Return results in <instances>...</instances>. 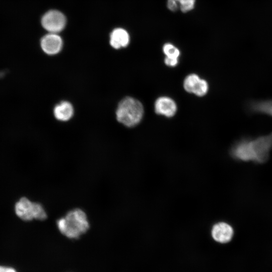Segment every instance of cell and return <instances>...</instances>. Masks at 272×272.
Returning a JSON list of instances; mask_svg holds the SVG:
<instances>
[{
    "instance_id": "cell-10",
    "label": "cell",
    "mask_w": 272,
    "mask_h": 272,
    "mask_svg": "<svg viewBox=\"0 0 272 272\" xmlns=\"http://www.w3.org/2000/svg\"><path fill=\"white\" fill-rule=\"evenodd\" d=\"M129 42L127 32L122 28H116L110 34V44L116 49L127 46Z\"/></svg>"
},
{
    "instance_id": "cell-17",
    "label": "cell",
    "mask_w": 272,
    "mask_h": 272,
    "mask_svg": "<svg viewBox=\"0 0 272 272\" xmlns=\"http://www.w3.org/2000/svg\"><path fill=\"white\" fill-rule=\"evenodd\" d=\"M0 272H16V271L11 267L0 266Z\"/></svg>"
},
{
    "instance_id": "cell-16",
    "label": "cell",
    "mask_w": 272,
    "mask_h": 272,
    "mask_svg": "<svg viewBox=\"0 0 272 272\" xmlns=\"http://www.w3.org/2000/svg\"><path fill=\"white\" fill-rule=\"evenodd\" d=\"M165 63L169 66H175L178 63V59L166 57L164 59Z\"/></svg>"
},
{
    "instance_id": "cell-7",
    "label": "cell",
    "mask_w": 272,
    "mask_h": 272,
    "mask_svg": "<svg viewBox=\"0 0 272 272\" xmlns=\"http://www.w3.org/2000/svg\"><path fill=\"white\" fill-rule=\"evenodd\" d=\"M234 234L232 227L225 222L215 224L212 229V236L217 242L226 243L230 241Z\"/></svg>"
},
{
    "instance_id": "cell-4",
    "label": "cell",
    "mask_w": 272,
    "mask_h": 272,
    "mask_svg": "<svg viewBox=\"0 0 272 272\" xmlns=\"http://www.w3.org/2000/svg\"><path fill=\"white\" fill-rule=\"evenodd\" d=\"M17 215L24 221L36 219L40 221L45 220L47 213L39 203L30 201L26 197H22L15 205Z\"/></svg>"
},
{
    "instance_id": "cell-13",
    "label": "cell",
    "mask_w": 272,
    "mask_h": 272,
    "mask_svg": "<svg viewBox=\"0 0 272 272\" xmlns=\"http://www.w3.org/2000/svg\"><path fill=\"white\" fill-rule=\"evenodd\" d=\"M200 80L199 77L195 74L188 75L184 80V89L187 92L193 93Z\"/></svg>"
},
{
    "instance_id": "cell-6",
    "label": "cell",
    "mask_w": 272,
    "mask_h": 272,
    "mask_svg": "<svg viewBox=\"0 0 272 272\" xmlns=\"http://www.w3.org/2000/svg\"><path fill=\"white\" fill-rule=\"evenodd\" d=\"M155 112L166 117L173 116L177 111V105L175 101L170 97L162 96L159 97L154 104Z\"/></svg>"
},
{
    "instance_id": "cell-11",
    "label": "cell",
    "mask_w": 272,
    "mask_h": 272,
    "mask_svg": "<svg viewBox=\"0 0 272 272\" xmlns=\"http://www.w3.org/2000/svg\"><path fill=\"white\" fill-rule=\"evenodd\" d=\"M74 113L72 104L67 101H63L56 105L54 109V114L56 118L61 121L69 120Z\"/></svg>"
},
{
    "instance_id": "cell-8",
    "label": "cell",
    "mask_w": 272,
    "mask_h": 272,
    "mask_svg": "<svg viewBox=\"0 0 272 272\" xmlns=\"http://www.w3.org/2000/svg\"><path fill=\"white\" fill-rule=\"evenodd\" d=\"M40 44L44 52L52 55L60 51L62 46V41L57 33H49L42 38Z\"/></svg>"
},
{
    "instance_id": "cell-5",
    "label": "cell",
    "mask_w": 272,
    "mask_h": 272,
    "mask_svg": "<svg viewBox=\"0 0 272 272\" xmlns=\"http://www.w3.org/2000/svg\"><path fill=\"white\" fill-rule=\"evenodd\" d=\"M41 24L43 28L49 33L57 34L64 28L66 18L60 12L51 10L43 15Z\"/></svg>"
},
{
    "instance_id": "cell-3",
    "label": "cell",
    "mask_w": 272,
    "mask_h": 272,
    "mask_svg": "<svg viewBox=\"0 0 272 272\" xmlns=\"http://www.w3.org/2000/svg\"><path fill=\"white\" fill-rule=\"evenodd\" d=\"M143 114L142 104L130 97L124 98L119 102L116 111L117 120L127 127L137 125L142 120Z\"/></svg>"
},
{
    "instance_id": "cell-12",
    "label": "cell",
    "mask_w": 272,
    "mask_h": 272,
    "mask_svg": "<svg viewBox=\"0 0 272 272\" xmlns=\"http://www.w3.org/2000/svg\"><path fill=\"white\" fill-rule=\"evenodd\" d=\"M195 0H168L167 7L172 11H176L178 8L183 12H187L193 9Z\"/></svg>"
},
{
    "instance_id": "cell-9",
    "label": "cell",
    "mask_w": 272,
    "mask_h": 272,
    "mask_svg": "<svg viewBox=\"0 0 272 272\" xmlns=\"http://www.w3.org/2000/svg\"><path fill=\"white\" fill-rule=\"evenodd\" d=\"M247 109L251 113L263 114L272 117V99L251 100Z\"/></svg>"
},
{
    "instance_id": "cell-14",
    "label": "cell",
    "mask_w": 272,
    "mask_h": 272,
    "mask_svg": "<svg viewBox=\"0 0 272 272\" xmlns=\"http://www.w3.org/2000/svg\"><path fill=\"white\" fill-rule=\"evenodd\" d=\"M163 50L166 57L178 59L180 53L179 50L171 43L164 44Z\"/></svg>"
},
{
    "instance_id": "cell-1",
    "label": "cell",
    "mask_w": 272,
    "mask_h": 272,
    "mask_svg": "<svg viewBox=\"0 0 272 272\" xmlns=\"http://www.w3.org/2000/svg\"><path fill=\"white\" fill-rule=\"evenodd\" d=\"M272 148V132L255 138H244L236 142L231 152L242 160H254L264 158Z\"/></svg>"
},
{
    "instance_id": "cell-2",
    "label": "cell",
    "mask_w": 272,
    "mask_h": 272,
    "mask_svg": "<svg viewBox=\"0 0 272 272\" xmlns=\"http://www.w3.org/2000/svg\"><path fill=\"white\" fill-rule=\"evenodd\" d=\"M56 225L63 235L72 239H78L90 228L86 214L79 208L70 211L65 216L58 219Z\"/></svg>"
},
{
    "instance_id": "cell-15",
    "label": "cell",
    "mask_w": 272,
    "mask_h": 272,
    "mask_svg": "<svg viewBox=\"0 0 272 272\" xmlns=\"http://www.w3.org/2000/svg\"><path fill=\"white\" fill-rule=\"evenodd\" d=\"M209 85L207 82L203 79H200L199 82L195 88L193 94L197 96L201 97L205 95L207 93Z\"/></svg>"
}]
</instances>
